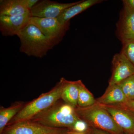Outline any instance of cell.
Segmentation results:
<instances>
[{
  "mask_svg": "<svg viewBox=\"0 0 134 134\" xmlns=\"http://www.w3.org/2000/svg\"><path fill=\"white\" fill-rule=\"evenodd\" d=\"M80 119L75 108L60 99L52 106L29 120L51 127L72 130Z\"/></svg>",
  "mask_w": 134,
  "mask_h": 134,
  "instance_id": "6da1fadb",
  "label": "cell"
},
{
  "mask_svg": "<svg viewBox=\"0 0 134 134\" xmlns=\"http://www.w3.org/2000/svg\"><path fill=\"white\" fill-rule=\"evenodd\" d=\"M75 109L79 119L93 129L110 134H126L118 126L108 111L98 103L88 107L77 106Z\"/></svg>",
  "mask_w": 134,
  "mask_h": 134,
  "instance_id": "7a4b0ae2",
  "label": "cell"
},
{
  "mask_svg": "<svg viewBox=\"0 0 134 134\" xmlns=\"http://www.w3.org/2000/svg\"><path fill=\"white\" fill-rule=\"evenodd\" d=\"M20 39L19 50L29 56L42 58L55 45L38 28L29 24L18 35Z\"/></svg>",
  "mask_w": 134,
  "mask_h": 134,
  "instance_id": "3957f363",
  "label": "cell"
},
{
  "mask_svg": "<svg viewBox=\"0 0 134 134\" xmlns=\"http://www.w3.org/2000/svg\"><path fill=\"white\" fill-rule=\"evenodd\" d=\"M62 88V81L61 78L59 81L49 91L42 93L37 98L26 103L24 107L8 125L19 121L29 120L35 115L52 106L61 99Z\"/></svg>",
  "mask_w": 134,
  "mask_h": 134,
  "instance_id": "277c9868",
  "label": "cell"
},
{
  "mask_svg": "<svg viewBox=\"0 0 134 134\" xmlns=\"http://www.w3.org/2000/svg\"><path fill=\"white\" fill-rule=\"evenodd\" d=\"M37 26L42 33L56 46L62 40L69 29L70 23L63 24L57 18H47L31 16L29 24Z\"/></svg>",
  "mask_w": 134,
  "mask_h": 134,
  "instance_id": "5b68a950",
  "label": "cell"
},
{
  "mask_svg": "<svg viewBox=\"0 0 134 134\" xmlns=\"http://www.w3.org/2000/svg\"><path fill=\"white\" fill-rule=\"evenodd\" d=\"M68 129L51 127L31 120L8 125L2 134H66Z\"/></svg>",
  "mask_w": 134,
  "mask_h": 134,
  "instance_id": "8992f818",
  "label": "cell"
},
{
  "mask_svg": "<svg viewBox=\"0 0 134 134\" xmlns=\"http://www.w3.org/2000/svg\"><path fill=\"white\" fill-rule=\"evenodd\" d=\"M102 105L108 111L125 134H133L134 131V112L119 104Z\"/></svg>",
  "mask_w": 134,
  "mask_h": 134,
  "instance_id": "52a82bcc",
  "label": "cell"
},
{
  "mask_svg": "<svg viewBox=\"0 0 134 134\" xmlns=\"http://www.w3.org/2000/svg\"><path fill=\"white\" fill-rule=\"evenodd\" d=\"M116 35L122 45L134 41V10L123 6L117 25Z\"/></svg>",
  "mask_w": 134,
  "mask_h": 134,
  "instance_id": "ba28073f",
  "label": "cell"
},
{
  "mask_svg": "<svg viewBox=\"0 0 134 134\" xmlns=\"http://www.w3.org/2000/svg\"><path fill=\"white\" fill-rule=\"evenodd\" d=\"M79 2L60 3L50 0L39 1L31 10L32 16L39 18H57L65 9L77 4Z\"/></svg>",
  "mask_w": 134,
  "mask_h": 134,
  "instance_id": "9c48e42d",
  "label": "cell"
},
{
  "mask_svg": "<svg viewBox=\"0 0 134 134\" xmlns=\"http://www.w3.org/2000/svg\"><path fill=\"white\" fill-rule=\"evenodd\" d=\"M112 63V73L109 85L118 84L134 75V65L121 53L114 55Z\"/></svg>",
  "mask_w": 134,
  "mask_h": 134,
  "instance_id": "30bf717a",
  "label": "cell"
},
{
  "mask_svg": "<svg viewBox=\"0 0 134 134\" xmlns=\"http://www.w3.org/2000/svg\"><path fill=\"white\" fill-rule=\"evenodd\" d=\"M31 12L14 16H0V31L3 36H18L22 29L29 24Z\"/></svg>",
  "mask_w": 134,
  "mask_h": 134,
  "instance_id": "8fae6325",
  "label": "cell"
},
{
  "mask_svg": "<svg viewBox=\"0 0 134 134\" xmlns=\"http://www.w3.org/2000/svg\"><path fill=\"white\" fill-rule=\"evenodd\" d=\"M96 100L101 105H110L125 103L127 99L120 86L115 84L108 85L104 93Z\"/></svg>",
  "mask_w": 134,
  "mask_h": 134,
  "instance_id": "7c38bea8",
  "label": "cell"
},
{
  "mask_svg": "<svg viewBox=\"0 0 134 134\" xmlns=\"http://www.w3.org/2000/svg\"><path fill=\"white\" fill-rule=\"evenodd\" d=\"M31 12L25 0H1L0 16H14Z\"/></svg>",
  "mask_w": 134,
  "mask_h": 134,
  "instance_id": "4fadbf2b",
  "label": "cell"
},
{
  "mask_svg": "<svg viewBox=\"0 0 134 134\" xmlns=\"http://www.w3.org/2000/svg\"><path fill=\"white\" fill-rule=\"evenodd\" d=\"M101 0H85L79 1V2L65 9L57 18L59 21L63 24L70 23L72 18L94 5L102 2Z\"/></svg>",
  "mask_w": 134,
  "mask_h": 134,
  "instance_id": "5bb4252c",
  "label": "cell"
},
{
  "mask_svg": "<svg viewBox=\"0 0 134 134\" xmlns=\"http://www.w3.org/2000/svg\"><path fill=\"white\" fill-rule=\"evenodd\" d=\"M63 88L61 99L74 108L77 106L79 84L80 80L68 81L62 77Z\"/></svg>",
  "mask_w": 134,
  "mask_h": 134,
  "instance_id": "9a60e30c",
  "label": "cell"
},
{
  "mask_svg": "<svg viewBox=\"0 0 134 134\" xmlns=\"http://www.w3.org/2000/svg\"><path fill=\"white\" fill-rule=\"evenodd\" d=\"M26 103L22 101H16L8 108L1 106L0 108V134L10 121L21 111Z\"/></svg>",
  "mask_w": 134,
  "mask_h": 134,
  "instance_id": "2e32d148",
  "label": "cell"
},
{
  "mask_svg": "<svg viewBox=\"0 0 134 134\" xmlns=\"http://www.w3.org/2000/svg\"><path fill=\"white\" fill-rule=\"evenodd\" d=\"M97 103L93 94L87 88L81 80L79 84L77 106L86 107L93 105Z\"/></svg>",
  "mask_w": 134,
  "mask_h": 134,
  "instance_id": "e0dca14e",
  "label": "cell"
},
{
  "mask_svg": "<svg viewBox=\"0 0 134 134\" xmlns=\"http://www.w3.org/2000/svg\"><path fill=\"white\" fill-rule=\"evenodd\" d=\"M127 100H134V75L118 84Z\"/></svg>",
  "mask_w": 134,
  "mask_h": 134,
  "instance_id": "ac0fdd59",
  "label": "cell"
},
{
  "mask_svg": "<svg viewBox=\"0 0 134 134\" xmlns=\"http://www.w3.org/2000/svg\"><path fill=\"white\" fill-rule=\"evenodd\" d=\"M121 53L134 65V41L122 45Z\"/></svg>",
  "mask_w": 134,
  "mask_h": 134,
  "instance_id": "d6986e66",
  "label": "cell"
},
{
  "mask_svg": "<svg viewBox=\"0 0 134 134\" xmlns=\"http://www.w3.org/2000/svg\"><path fill=\"white\" fill-rule=\"evenodd\" d=\"M90 129L91 127L86 122L80 119L76 122L72 130L76 132H85L88 131Z\"/></svg>",
  "mask_w": 134,
  "mask_h": 134,
  "instance_id": "ffe728a7",
  "label": "cell"
},
{
  "mask_svg": "<svg viewBox=\"0 0 134 134\" xmlns=\"http://www.w3.org/2000/svg\"><path fill=\"white\" fill-rule=\"evenodd\" d=\"M134 112V100H127L125 103L118 104Z\"/></svg>",
  "mask_w": 134,
  "mask_h": 134,
  "instance_id": "44dd1931",
  "label": "cell"
},
{
  "mask_svg": "<svg viewBox=\"0 0 134 134\" xmlns=\"http://www.w3.org/2000/svg\"><path fill=\"white\" fill-rule=\"evenodd\" d=\"M122 1L123 6H126L134 10V0H124Z\"/></svg>",
  "mask_w": 134,
  "mask_h": 134,
  "instance_id": "7402d4cb",
  "label": "cell"
},
{
  "mask_svg": "<svg viewBox=\"0 0 134 134\" xmlns=\"http://www.w3.org/2000/svg\"><path fill=\"white\" fill-rule=\"evenodd\" d=\"M25 1L27 7L30 10L39 1L38 0H25Z\"/></svg>",
  "mask_w": 134,
  "mask_h": 134,
  "instance_id": "603a6c76",
  "label": "cell"
},
{
  "mask_svg": "<svg viewBox=\"0 0 134 134\" xmlns=\"http://www.w3.org/2000/svg\"><path fill=\"white\" fill-rule=\"evenodd\" d=\"M66 134H93V129L91 128L88 131L85 132H79L69 130L67 132Z\"/></svg>",
  "mask_w": 134,
  "mask_h": 134,
  "instance_id": "cb8c5ba5",
  "label": "cell"
},
{
  "mask_svg": "<svg viewBox=\"0 0 134 134\" xmlns=\"http://www.w3.org/2000/svg\"><path fill=\"white\" fill-rule=\"evenodd\" d=\"M93 134H110L106 132L97 129H93Z\"/></svg>",
  "mask_w": 134,
  "mask_h": 134,
  "instance_id": "d4e9b609",
  "label": "cell"
},
{
  "mask_svg": "<svg viewBox=\"0 0 134 134\" xmlns=\"http://www.w3.org/2000/svg\"><path fill=\"white\" fill-rule=\"evenodd\" d=\"M133 134H134V131L133 133Z\"/></svg>",
  "mask_w": 134,
  "mask_h": 134,
  "instance_id": "484cf974",
  "label": "cell"
}]
</instances>
